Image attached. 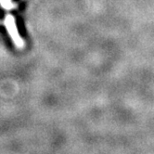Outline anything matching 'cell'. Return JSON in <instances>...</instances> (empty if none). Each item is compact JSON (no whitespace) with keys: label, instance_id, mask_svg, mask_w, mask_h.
I'll return each instance as SVG.
<instances>
[{"label":"cell","instance_id":"obj_1","mask_svg":"<svg viewBox=\"0 0 154 154\" xmlns=\"http://www.w3.org/2000/svg\"><path fill=\"white\" fill-rule=\"evenodd\" d=\"M5 24L6 27L9 32L10 36L12 37L14 43L16 44V46L19 48H21L23 46V41L20 37V35H18V31L16 28V24H15V20L12 16H8L6 17V20H5Z\"/></svg>","mask_w":154,"mask_h":154},{"label":"cell","instance_id":"obj_2","mask_svg":"<svg viewBox=\"0 0 154 154\" xmlns=\"http://www.w3.org/2000/svg\"><path fill=\"white\" fill-rule=\"evenodd\" d=\"M0 3H1V6L4 8H7V9L14 8V5H13L11 0H0Z\"/></svg>","mask_w":154,"mask_h":154}]
</instances>
